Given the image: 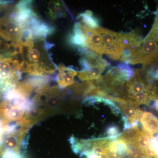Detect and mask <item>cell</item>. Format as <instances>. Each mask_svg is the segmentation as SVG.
I'll return each instance as SVG.
<instances>
[{"label": "cell", "mask_w": 158, "mask_h": 158, "mask_svg": "<svg viewBox=\"0 0 158 158\" xmlns=\"http://www.w3.org/2000/svg\"><path fill=\"white\" fill-rule=\"evenodd\" d=\"M52 47V44L47 42L45 38H34L28 44L22 46V72L32 77H48L55 73L57 66L48 52Z\"/></svg>", "instance_id": "obj_1"}, {"label": "cell", "mask_w": 158, "mask_h": 158, "mask_svg": "<svg viewBox=\"0 0 158 158\" xmlns=\"http://www.w3.org/2000/svg\"><path fill=\"white\" fill-rule=\"evenodd\" d=\"M12 55L0 53V92L14 88L21 78V62Z\"/></svg>", "instance_id": "obj_2"}, {"label": "cell", "mask_w": 158, "mask_h": 158, "mask_svg": "<svg viewBox=\"0 0 158 158\" xmlns=\"http://www.w3.org/2000/svg\"><path fill=\"white\" fill-rule=\"evenodd\" d=\"M158 61V13L149 34L139 48L135 64H141L144 68Z\"/></svg>", "instance_id": "obj_3"}, {"label": "cell", "mask_w": 158, "mask_h": 158, "mask_svg": "<svg viewBox=\"0 0 158 158\" xmlns=\"http://www.w3.org/2000/svg\"><path fill=\"white\" fill-rule=\"evenodd\" d=\"M96 30L102 39L104 54L114 60L120 59L125 51L122 34L116 33L100 27Z\"/></svg>", "instance_id": "obj_4"}, {"label": "cell", "mask_w": 158, "mask_h": 158, "mask_svg": "<svg viewBox=\"0 0 158 158\" xmlns=\"http://www.w3.org/2000/svg\"><path fill=\"white\" fill-rule=\"evenodd\" d=\"M11 13L0 19V36L5 40L18 45L24 28L11 17Z\"/></svg>", "instance_id": "obj_5"}, {"label": "cell", "mask_w": 158, "mask_h": 158, "mask_svg": "<svg viewBox=\"0 0 158 158\" xmlns=\"http://www.w3.org/2000/svg\"><path fill=\"white\" fill-rule=\"evenodd\" d=\"M87 40V48L100 55L104 54L102 39L96 29L90 28L79 22Z\"/></svg>", "instance_id": "obj_6"}, {"label": "cell", "mask_w": 158, "mask_h": 158, "mask_svg": "<svg viewBox=\"0 0 158 158\" xmlns=\"http://www.w3.org/2000/svg\"><path fill=\"white\" fill-rule=\"evenodd\" d=\"M127 101L123 104L119 105V109L125 117L129 127L137 124L144 112L138 106V105Z\"/></svg>", "instance_id": "obj_7"}, {"label": "cell", "mask_w": 158, "mask_h": 158, "mask_svg": "<svg viewBox=\"0 0 158 158\" xmlns=\"http://www.w3.org/2000/svg\"><path fill=\"white\" fill-rule=\"evenodd\" d=\"M58 74L56 80L60 88H63L73 85L74 79L78 74V72L73 69L60 64L57 66Z\"/></svg>", "instance_id": "obj_8"}, {"label": "cell", "mask_w": 158, "mask_h": 158, "mask_svg": "<svg viewBox=\"0 0 158 158\" xmlns=\"http://www.w3.org/2000/svg\"><path fill=\"white\" fill-rule=\"evenodd\" d=\"M109 65V63L104 59L102 62L92 65L88 70L81 71L78 73V77L82 81L98 80L102 77V73Z\"/></svg>", "instance_id": "obj_9"}, {"label": "cell", "mask_w": 158, "mask_h": 158, "mask_svg": "<svg viewBox=\"0 0 158 158\" xmlns=\"http://www.w3.org/2000/svg\"><path fill=\"white\" fill-rule=\"evenodd\" d=\"M140 121L144 131L153 136L158 134V118L152 113L144 112Z\"/></svg>", "instance_id": "obj_10"}, {"label": "cell", "mask_w": 158, "mask_h": 158, "mask_svg": "<svg viewBox=\"0 0 158 158\" xmlns=\"http://www.w3.org/2000/svg\"><path fill=\"white\" fill-rule=\"evenodd\" d=\"M68 41L71 45L80 48H87V40L79 22L74 26L72 33L69 34Z\"/></svg>", "instance_id": "obj_11"}, {"label": "cell", "mask_w": 158, "mask_h": 158, "mask_svg": "<svg viewBox=\"0 0 158 158\" xmlns=\"http://www.w3.org/2000/svg\"><path fill=\"white\" fill-rule=\"evenodd\" d=\"M77 19L81 21V23L90 28L96 29L99 27L98 19L94 16L92 12L89 10L81 13Z\"/></svg>", "instance_id": "obj_12"}, {"label": "cell", "mask_w": 158, "mask_h": 158, "mask_svg": "<svg viewBox=\"0 0 158 158\" xmlns=\"http://www.w3.org/2000/svg\"><path fill=\"white\" fill-rule=\"evenodd\" d=\"M60 3L57 2H51L48 6L49 15L53 19H56L63 15Z\"/></svg>", "instance_id": "obj_13"}, {"label": "cell", "mask_w": 158, "mask_h": 158, "mask_svg": "<svg viewBox=\"0 0 158 158\" xmlns=\"http://www.w3.org/2000/svg\"><path fill=\"white\" fill-rule=\"evenodd\" d=\"M1 158H24L23 155L18 153L14 151L6 150L1 156Z\"/></svg>", "instance_id": "obj_14"}, {"label": "cell", "mask_w": 158, "mask_h": 158, "mask_svg": "<svg viewBox=\"0 0 158 158\" xmlns=\"http://www.w3.org/2000/svg\"><path fill=\"white\" fill-rule=\"evenodd\" d=\"M156 108L158 110V98L156 100Z\"/></svg>", "instance_id": "obj_15"}]
</instances>
